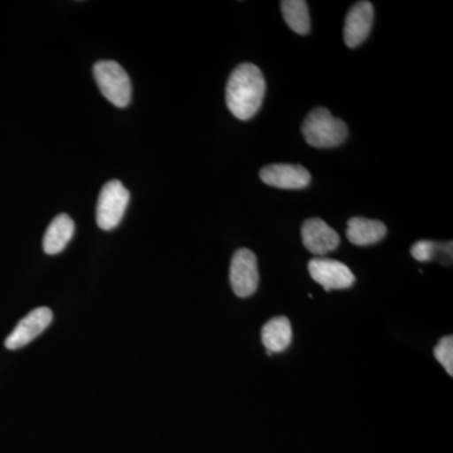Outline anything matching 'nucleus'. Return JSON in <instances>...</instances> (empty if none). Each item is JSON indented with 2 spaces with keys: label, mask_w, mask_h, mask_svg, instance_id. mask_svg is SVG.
Returning a JSON list of instances; mask_svg holds the SVG:
<instances>
[{
  "label": "nucleus",
  "mask_w": 453,
  "mask_h": 453,
  "mask_svg": "<svg viewBox=\"0 0 453 453\" xmlns=\"http://www.w3.org/2000/svg\"><path fill=\"white\" fill-rule=\"evenodd\" d=\"M309 273L315 282L323 286L325 291L345 290L356 282V276L350 268L335 259L312 258L309 262Z\"/></svg>",
  "instance_id": "nucleus-6"
},
{
  "label": "nucleus",
  "mask_w": 453,
  "mask_h": 453,
  "mask_svg": "<svg viewBox=\"0 0 453 453\" xmlns=\"http://www.w3.org/2000/svg\"><path fill=\"white\" fill-rule=\"evenodd\" d=\"M94 76L98 88L116 107H127L131 101L129 74L115 61H98L94 65Z\"/></svg>",
  "instance_id": "nucleus-3"
},
{
  "label": "nucleus",
  "mask_w": 453,
  "mask_h": 453,
  "mask_svg": "<svg viewBox=\"0 0 453 453\" xmlns=\"http://www.w3.org/2000/svg\"><path fill=\"white\" fill-rule=\"evenodd\" d=\"M440 247L441 244L432 242V241H418V242L413 244L411 253H412L416 261L428 262L434 258Z\"/></svg>",
  "instance_id": "nucleus-16"
},
{
  "label": "nucleus",
  "mask_w": 453,
  "mask_h": 453,
  "mask_svg": "<svg viewBox=\"0 0 453 453\" xmlns=\"http://www.w3.org/2000/svg\"><path fill=\"white\" fill-rule=\"evenodd\" d=\"M387 235V226L380 220L354 217L349 219L347 237L356 246H371L380 242Z\"/></svg>",
  "instance_id": "nucleus-11"
},
{
  "label": "nucleus",
  "mask_w": 453,
  "mask_h": 453,
  "mask_svg": "<svg viewBox=\"0 0 453 453\" xmlns=\"http://www.w3.org/2000/svg\"><path fill=\"white\" fill-rule=\"evenodd\" d=\"M348 127L344 121L334 118L325 107H316L306 116L303 124L305 142L314 148H335L348 138Z\"/></svg>",
  "instance_id": "nucleus-2"
},
{
  "label": "nucleus",
  "mask_w": 453,
  "mask_h": 453,
  "mask_svg": "<svg viewBox=\"0 0 453 453\" xmlns=\"http://www.w3.org/2000/svg\"><path fill=\"white\" fill-rule=\"evenodd\" d=\"M374 18L371 2H357L348 12L344 27V41L348 47L356 49L368 38Z\"/></svg>",
  "instance_id": "nucleus-10"
},
{
  "label": "nucleus",
  "mask_w": 453,
  "mask_h": 453,
  "mask_svg": "<svg viewBox=\"0 0 453 453\" xmlns=\"http://www.w3.org/2000/svg\"><path fill=\"white\" fill-rule=\"evenodd\" d=\"M53 320L52 311L49 308H37L25 316L17 326L14 327L11 335L5 339V348L9 350L26 347L38 335H41Z\"/></svg>",
  "instance_id": "nucleus-7"
},
{
  "label": "nucleus",
  "mask_w": 453,
  "mask_h": 453,
  "mask_svg": "<svg viewBox=\"0 0 453 453\" xmlns=\"http://www.w3.org/2000/svg\"><path fill=\"white\" fill-rule=\"evenodd\" d=\"M434 357L437 362L446 369L447 374L453 375V338L452 335L445 336L434 348Z\"/></svg>",
  "instance_id": "nucleus-15"
},
{
  "label": "nucleus",
  "mask_w": 453,
  "mask_h": 453,
  "mask_svg": "<svg viewBox=\"0 0 453 453\" xmlns=\"http://www.w3.org/2000/svg\"><path fill=\"white\" fill-rule=\"evenodd\" d=\"M303 246L316 256H325L335 251L340 244L339 234L320 219H310L301 228Z\"/></svg>",
  "instance_id": "nucleus-9"
},
{
  "label": "nucleus",
  "mask_w": 453,
  "mask_h": 453,
  "mask_svg": "<svg viewBox=\"0 0 453 453\" xmlns=\"http://www.w3.org/2000/svg\"><path fill=\"white\" fill-rule=\"evenodd\" d=\"M229 281L232 290L242 299L252 296L257 291L259 275L255 253L247 249L238 250L234 253L229 270Z\"/></svg>",
  "instance_id": "nucleus-5"
},
{
  "label": "nucleus",
  "mask_w": 453,
  "mask_h": 453,
  "mask_svg": "<svg viewBox=\"0 0 453 453\" xmlns=\"http://www.w3.org/2000/svg\"><path fill=\"white\" fill-rule=\"evenodd\" d=\"M130 201V193L119 180L106 183L98 196L96 222L104 231H111L120 225Z\"/></svg>",
  "instance_id": "nucleus-4"
},
{
  "label": "nucleus",
  "mask_w": 453,
  "mask_h": 453,
  "mask_svg": "<svg viewBox=\"0 0 453 453\" xmlns=\"http://www.w3.org/2000/svg\"><path fill=\"white\" fill-rule=\"evenodd\" d=\"M283 19L292 31L305 35L310 32L308 3L303 0H283L281 2Z\"/></svg>",
  "instance_id": "nucleus-14"
},
{
  "label": "nucleus",
  "mask_w": 453,
  "mask_h": 453,
  "mask_svg": "<svg viewBox=\"0 0 453 453\" xmlns=\"http://www.w3.org/2000/svg\"><path fill=\"white\" fill-rule=\"evenodd\" d=\"M259 177L267 186L279 189H303L311 181L308 169L292 164H271L261 169Z\"/></svg>",
  "instance_id": "nucleus-8"
},
{
  "label": "nucleus",
  "mask_w": 453,
  "mask_h": 453,
  "mask_svg": "<svg viewBox=\"0 0 453 453\" xmlns=\"http://www.w3.org/2000/svg\"><path fill=\"white\" fill-rule=\"evenodd\" d=\"M261 338L268 356H273V353H282L291 344L292 329L290 321L285 316H277V318L271 319L262 327Z\"/></svg>",
  "instance_id": "nucleus-12"
},
{
  "label": "nucleus",
  "mask_w": 453,
  "mask_h": 453,
  "mask_svg": "<svg viewBox=\"0 0 453 453\" xmlns=\"http://www.w3.org/2000/svg\"><path fill=\"white\" fill-rule=\"evenodd\" d=\"M74 234V222L68 214H58L47 228L43 250L47 255H58L65 249Z\"/></svg>",
  "instance_id": "nucleus-13"
},
{
  "label": "nucleus",
  "mask_w": 453,
  "mask_h": 453,
  "mask_svg": "<svg viewBox=\"0 0 453 453\" xmlns=\"http://www.w3.org/2000/svg\"><path fill=\"white\" fill-rule=\"evenodd\" d=\"M266 81L257 65L241 64L234 68L226 86V103L238 120H250L264 103Z\"/></svg>",
  "instance_id": "nucleus-1"
}]
</instances>
